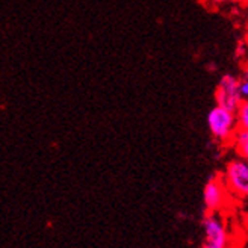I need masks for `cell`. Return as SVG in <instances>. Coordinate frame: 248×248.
<instances>
[{
  "mask_svg": "<svg viewBox=\"0 0 248 248\" xmlns=\"http://www.w3.org/2000/svg\"><path fill=\"white\" fill-rule=\"evenodd\" d=\"M238 82L239 79L232 76V74H226V76L219 79L218 88L215 91V100L218 106L232 110V112H236L242 102L238 93Z\"/></svg>",
  "mask_w": 248,
  "mask_h": 248,
  "instance_id": "cell-5",
  "label": "cell"
},
{
  "mask_svg": "<svg viewBox=\"0 0 248 248\" xmlns=\"http://www.w3.org/2000/svg\"><path fill=\"white\" fill-rule=\"evenodd\" d=\"M230 191L222 180L221 176H215L210 179L203 189V202L207 212H221L222 209L227 207Z\"/></svg>",
  "mask_w": 248,
  "mask_h": 248,
  "instance_id": "cell-4",
  "label": "cell"
},
{
  "mask_svg": "<svg viewBox=\"0 0 248 248\" xmlns=\"http://www.w3.org/2000/svg\"><path fill=\"white\" fill-rule=\"evenodd\" d=\"M238 93L241 100H248V78L238 82Z\"/></svg>",
  "mask_w": 248,
  "mask_h": 248,
  "instance_id": "cell-8",
  "label": "cell"
},
{
  "mask_svg": "<svg viewBox=\"0 0 248 248\" xmlns=\"http://www.w3.org/2000/svg\"><path fill=\"white\" fill-rule=\"evenodd\" d=\"M207 127L218 142L230 144L234 132L238 129L236 114L217 105L207 114Z\"/></svg>",
  "mask_w": 248,
  "mask_h": 248,
  "instance_id": "cell-1",
  "label": "cell"
},
{
  "mask_svg": "<svg viewBox=\"0 0 248 248\" xmlns=\"http://www.w3.org/2000/svg\"><path fill=\"white\" fill-rule=\"evenodd\" d=\"M203 248H226L232 244L229 226L219 212H207L203 217Z\"/></svg>",
  "mask_w": 248,
  "mask_h": 248,
  "instance_id": "cell-2",
  "label": "cell"
},
{
  "mask_svg": "<svg viewBox=\"0 0 248 248\" xmlns=\"http://www.w3.org/2000/svg\"><path fill=\"white\" fill-rule=\"evenodd\" d=\"M230 145L233 147V150L238 155V157L248 164V132L238 127L230 141Z\"/></svg>",
  "mask_w": 248,
  "mask_h": 248,
  "instance_id": "cell-6",
  "label": "cell"
},
{
  "mask_svg": "<svg viewBox=\"0 0 248 248\" xmlns=\"http://www.w3.org/2000/svg\"><path fill=\"white\" fill-rule=\"evenodd\" d=\"M234 114H236L238 127L248 132V100H242Z\"/></svg>",
  "mask_w": 248,
  "mask_h": 248,
  "instance_id": "cell-7",
  "label": "cell"
},
{
  "mask_svg": "<svg viewBox=\"0 0 248 248\" xmlns=\"http://www.w3.org/2000/svg\"><path fill=\"white\" fill-rule=\"evenodd\" d=\"M221 177L232 195L248 198V164L242 159L236 157L229 160Z\"/></svg>",
  "mask_w": 248,
  "mask_h": 248,
  "instance_id": "cell-3",
  "label": "cell"
},
{
  "mask_svg": "<svg viewBox=\"0 0 248 248\" xmlns=\"http://www.w3.org/2000/svg\"><path fill=\"white\" fill-rule=\"evenodd\" d=\"M226 248H234V247H232V245H230V247H226Z\"/></svg>",
  "mask_w": 248,
  "mask_h": 248,
  "instance_id": "cell-9",
  "label": "cell"
}]
</instances>
